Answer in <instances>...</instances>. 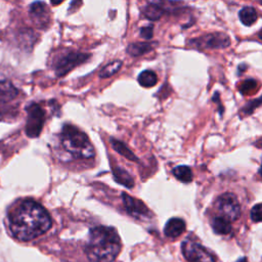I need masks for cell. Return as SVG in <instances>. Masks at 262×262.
I'll return each instance as SVG.
<instances>
[{
	"label": "cell",
	"mask_w": 262,
	"mask_h": 262,
	"mask_svg": "<svg viewBox=\"0 0 262 262\" xmlns=\"http://www.w3.org/2000/svg\"><path fill=\"white\" fill-rule=\"evenodd\" d=\"M9 228L21 242L34 239L45 233L52 225L48 212L33 200H25L9 213Z\"/></svg>",
	"instance_id": "1"
},
{
	"label": "cell",
	"mask_w": 262,
	"mask_h": 262,
	"mask_svg": "<svg viewBox=\"0 0 262 262\" xmlns=\"http://www.w3.org/2000/svg\"><path fill=\"white\" fill-rule=\"evenodd\" d=\"M121 248V239L116 228L101 225L90 230L85 253L91 262H113Z\"/></svg>",
	"instance_id": "2"
},
{
	"label": "cell",
	"mask_w": 262,
	"mask_h": 262,
	"mask_svg": "<svg viewBox=\"0 0 262 262\" xmlns=\"http://www.w3.org/2000/svg\"><path fill=\"white\" fill-rule=\"evenodd\" d=\"M60 141L64 149L75 158L90 159L95 156V150L88 136L77 127L67 124L62 127Z\"/></svg>",
	"instance_id": "3"
},
{
	"label": "cell",
	"mask_w": 262,
	"mask_h": 262,
	"mask_svg": "<svg viewBox=\"0 0 262 262\" xmlns=\"http://www.w3.org/2000/svg\"><path fill=\"white\" fill-rule=\"evenodd\" d=\"M216 207L221 214V217L229 222L235 221L241 215L239 203L235 194L231 192H225L221 194L216 201Z\"/></svg>",
	"instance_id": "4"
},
{
	"label": "cell",
	"mask_w": 262,
	"mask_h": 262,
	"mask_svg": "<svg viewBox=\"0 0 262 262\" xmlns=\"http://www.w3.org/2000/svg\"><path fill=\"white\" fill-rule=\"evenodd\" d=\"M28 119L26 125V133L29 137H37L39 136L44 122H45V112L44 110L37 103H31L27 107Z\"/></svg>",
	"instance_id": "5"
},
{
	"label": "cell",
	"mask_w": 262,
	"mask_h": 262,
	"mask_svg": "<svg viewBox=\"0 0 262 262\" xmlns=\"http://www.w3.org/2000/svg\"><path fill=\"white\" fill-rule=\"evenodd\" d=\"M89 57H90V54L82 53V52H69L60 56L54 64L56 76L62 77L67 75L74 68L85 62Z\"/></svg>",
	"instance_id": "6"
},
{
	"label": "cell",
	"mask_w": 262,
	"mask_h": 262,
	"mask_svg": "<svg viewBox=\"0 0 262 262\" xmlns=\"http://www.w3.org/2000/svg\"><path fill=\"white\" fill-rule=\"evenodd\" d=\"M181 249L184 258L189 262H215L213 255L195 242L186 239L182 243Z\"/></svg>",
	"instance_id": "7"
},
{
	"label": "cell",
	"mask_w": 262,
	"mask_h": 262,
	"mask_svg": "<svg viewBox=\"0 0 262 262\" xmlns=\"http://www.w3.org/2000/svg\"><path fill=\"white\" fill-rule=\"evenodd\" d=\"M189 44L198 48H223L230 45V39L223 33H212L191 39Z\"/></svg>",
	"instance_id": "8"
},
{
	"label": "cell",
	"mask_w": 262,
	"mask_h": 262,
	"mask_svg": "<svg viewBox=\"0 0 262 262\" xmlns=\"http://www.w3.org/2000/svg\"><path fill=\"white\" fill-rule=\"evenodd\" d=\"M122 200L125 206L126 211L134 218L141 219V218H148L150 216V212L147 207L139 200L130 196L128 193H122Z\"/></svg>",
	"instance_id": "9"
},
{
	"label": "cell",
	"mask_w": 262,
	"mask_h": 262,
	"mask_svg": "<svg viewBox=\"0 0 262 262\" xmlns=\"http://www.w3.org/2000/svg\"><path fill=\"white\" fill-rule=\"evenodd\" d=\"M30 13L38 26L46 25L49 21V12L43 2H35L30 6Z\"/></svg>",
	"instance_id": "10"
},
{
	"label": "cell",
	"mask_w": 262,
	"mask_h": 262,
	"mask_svg": "<svg viewBox=\"0 0 262 262\" xmlns=\"http://www.w3.org/2000/svg\"><path fill=\"white\" fill-rule=\"evenodd\" d=\"M184 230H185V222L183 219L178 217L169 219L164 227L165 235L172 238L178 237L184 232Z\"/></svg>",
	"instance_id": "11"
},
{
	"label": "cell",
	"mask_w": 262,
	"mask_h": 262,
	"mask_svg": "<svg viewBox=\"0 0 262 262\" xmlns=\"http://www.w3.org/2000/svg\"><path fill=\"white\" fill-rule=\"evenodd\" d=\"M17 94L16 88L7 80H0V103L7 102Z\"/></svg>",
	"instance_id": "12"
},
{
	"label": "cell",
	"mask_w": 262,
	"mask_h": 262,
	"mask_svg": "<svg viewBox=\"0 0 262 262\" xmlns=\"http://www.w3.org/2000/svg\"><path fill=\"white\" fill-rule=\"evenodd\" d=\"M113 175L116 179V181L128 188H131L134 186V180L131 177V175H129V173L124 170L121 167L115 166L113 167Z\"/></svg>",
	"instance_id": "13"
},
{
	"label": "cell",
	"mask_w": 262,
	"mask_h": 262,
	"mask_svg": "<svg viewBox=\"0 0 262 262\" xmlns=\"http://www.w3.org/2000/svg\"><path fill=\"white\" fill-rule=\"evenodd\" d=\"M165 12L164 3L162 2H149L144 8L145 17L151 20L159 19Z\"/></svg>",
	"instance_id": "14"
},
{
	"label": "cell",
	"mask_w": 262,
	"mask_h": 262,
	"mask_svg": "<svg viewBox=\"0 0 262 262\" xmlns=\"http://www.w3.org/2000/svg\"><path fill=\"white\" fill-rule=\"evenodd\" d=\"M152 47H154V44L150 42H136V43H131L127 47V52L132 56H140L150 51Z\"/></svg>",
	"instance_id": "15"
},
{
	"label": "cell",
	"mask_w": 262,
	"mask_h": 262,
	"mask_svg": "<svg viewBox=\"0 0 262 262\" xmlns=\"http://www.w3.org/2000/svg\"><path fill=\"white\" fill-rule=\"evenodd\" d=\"M212 228L217 234H228L231 231V224L221 216H216L212 220Z\"/></svg>",
	"instance_id": "16"
},
{
	"label": "cell",
	"mask_w": 262,
	"mask_h": 262,
	"mask_svg": "<svg viewBox=\"0 0 262 262\" xmlns=\"http://www.w3.org/2000/svg\"><path fill=\"white\" fill-rule=\"evenodd\" d=\"M138 83L142 86V87H145V88H150L152 86H155L158 82V76L157 74L151 71V70H146V71H143L139 74L138 78Z\"/></svg>",
	"instance_id": "17"
},
{
	"label": "cell",
	"mask_w": 262,
	"mask_h": 262,
	"mask_svg": "<svg viewBox=\"0 0 262 262\" xmlns=\"http://www.w3.org/2000/svg\"><path fill=\"white\" fill-rule=\"evenodd\" d=\"M238 15H239L241 21L246 26L253 25L257 20V17H258L256 9L254 7H251V6H247V7L242 8Z\"/></svg>",
	"instance_id": "18"
},
{
	"label": "cell",
	"mask_w": 262,
	"mask_h": 262,
	"mask_svg": "<svg viewBox=\"0 0 262 262\" xmlns=\"http://www.w3.org/2000/svg\"><path fill=\"white\" fill-rule=\"evenodd\" d=\"M111 142H112V145H113V148L119 152L120 155H122L123 157H125L126 159L130 160V161H134V162H138V159L136 158V156L121 141L117 140V139H114L112 138L111 139Z\"/></svg>",
	"instance_id": "19"
},
{
	"label": "cell",
	"mask_w": 262,
	"mask_h": 262,
	"mask_svg": "<svg viewBox=\"0 0 262 262\" xmlns=\"http://www.w3.org/2000/svg\"><path fill=\"white\" fill-rule=\"evenodd\" d=\"M173 175L181 182L188 183L192 180L191 169L187 166H177L172 170Z\"/></svg>",
	"instance_id": "20"
},
{
	"label": "cell",
	"mask_w": 262,
	"mask_h": 262,
	"mask_svg": "<svg viewBox=\"0 0 262 262\" xmlns=\"http://www.w3.org/2000/svg\"><path fill=\"white\" fill-rule=\"evenodd\" d=\"M121 67H122V61H120V60L112 61V62L107 63L104 68L101 69L99 76L101 78H108V77L115 75L121 69Z\"/></svg>",
	"instance_id": "21"
},
{
	"label": "cell",
	"mask_w": 262,
	"mask_h": 262,
	"mask_svg": "<svg viewBox=\"0 0 262 262\" xmlns=\"http://www.w3.org/2000/svg\"><path fill=\"white\" fill-rule=\"evenodd\" d=\"M256 86H257L256 81L253 80V79H249V80H247V81H245V82L243 83V85H242V87H241V91H242V93H244V94H249V93L252 92L253 90L255 91Z\"/></svg>",
	"instance_id": "22"
},
{
	"label": "cell",
	"mask_w": 262,
	"mask_h": 262,
	"mask_svg": "<svg viewBox=\"0 0 262 262\" xmlns=\"http://www.w3.org/2000/svg\"><path fill=\"white\" fill-rule=\"evenodd\" d=\"M251 219L256 223L261 221V205L260 204H257L252 208Z\"/></svg>",
	"instance_id": "23"
},
{
	"label": "cell",
	"mask_w": 262,
	"mask_h": 262,
	"mask_svg": "<svg viewBox=\"0 0 262 262\" xmlns=\"http://www.w3.org/2000/svg\"><path fill=\"white\" fill-rule=\"evenodd\" d=\"M152 32H154V26H146L140 29V36L143 39L149 40L152 37Z\"/></svg>",
	"instance_id": "24"
},
{
	"label": "cell",
	"mask_w": 262,
	"mask_h": 262,
	"mask_svg": "<svg viewBox=\"0 0 262 262\" xmlns=\"http://www.w3.org/2000/svg\"><path fill=\"white\" fill-rule=\"evenodd\" d=\"M236 262H248V260L246 259V258H241L238 261H236Z\"/></svg>",
	"instance_id": "25"
}]
</instances>
